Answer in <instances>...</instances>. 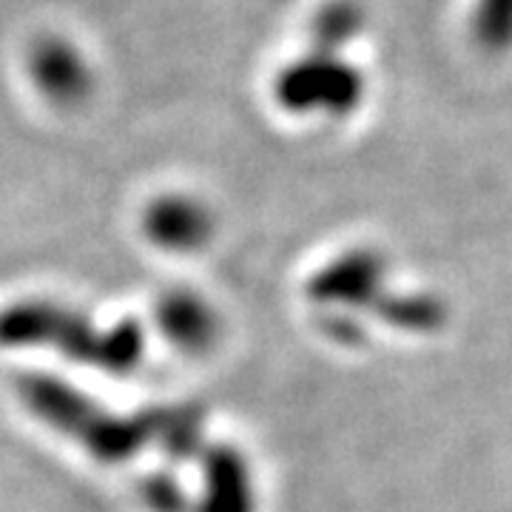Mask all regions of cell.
<instances>
[{"label":"cell","instance_id":"2","mask_svg":"<svg viewBox=\"0 0 512 512\" xmlns=\"http://www.w3.org/2000/svg\"><path fill=\"white\" fill-rule=\"evenodd\" d=\"M146 234L165 251H197L211 234V217L191 200H163L151 208Z\"/></svg>","mask_w":512,"mask_h":512},{"label":"cell","instance_id":"1","mask_svg":"<svg viewBox=\"0 0 512 512\" xmlns=\"http://www.w3.org/2000/svg\"><path fill=\"white\" fill-rule=\"evenodd\" d=\"M165 339L177 348L202 350L217 339V313L191 291H171L157 308Z\"/></svg>","mask_w":512,"mask_h":512}]
</instances>
